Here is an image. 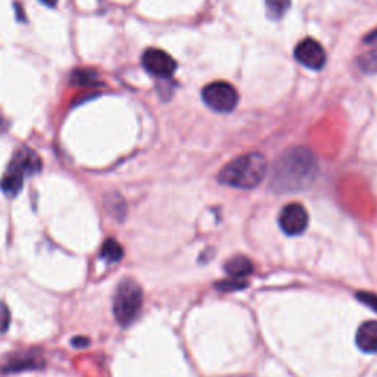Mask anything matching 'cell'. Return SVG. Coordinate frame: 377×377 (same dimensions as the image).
<instances>
[{
    "mask_svg": "<svg viewBox=\"0 0 377 377\" xmlns=\"http://www.w3.org/2000/svg\"><path fill=\"white\" fill-rule=\"evenodd\" d=\"M246 286H248L246 281H244L242 279H233V277L227 279L224 281H220L217 285V288L220 290H240Z\"/></svg>",
    "mask_w": 377,
    "mask_h": 377,
    "instance_id": "2e32d148",
    "label": "cell"
},
{
    "mask_svg": "<svg viewBox=\"0 0 377 377\" xmlns=\"http://www.w3.org/2000/svg\"><path fill=\"white\" fill-rule=\"evenodd\" d=\"M40 170H42V159H40V156L34 151L29 149V147H21L13 155L6 171L15 174V176L21 179H25L27 176H33Z\"/></svg>",
    "mask_w": 377,
    "mask_h": 377,
    "instance_id": "ba28073f",
    "label": "cell"
},
{
    "mask_svg": "<svg viewBox=\"0 0 377 377\" xmlns=\"http://www.w3.org/2000/svg\"><path fill=\"white\" fill-rule=\"evenodd\" d=\"M224 272L233 279H244L253 272V264L244 255H237L224 264Z\"/></svg>",
    "mask_w": 377,
    "mask_h": 377,
    "instance_id": "8fae6325",
    "label": "cell"
},
{
    "mask_svg": "<svg viewBox=\"0 0 377 377\" xmlns=\"http://www.w3.org/2000/svg\"><path fill=\"white\" fill-rule=\"evenodd\" d=\"M357 298L362 304L367 305L371 309H374V311L377 313V295L370 293V292H360V293H357Z\"/></svg>",
    "mask_w": 377,
    "mask_h": 377,
    "instance_id": "ac0fdd59",
    "label": "cell"
},
{
    "mask_svg": "<svg viewBox=\"0 0 377 377\" xmlns=\"http://www.w3.org/2000/svg\"><path fill=\"white\" fill-rule=\"evenodd\" d=\"M366 43H370V45H376L377 46V30L370 33L367 37H366Z\"/></svg>",
    "mask_w": 377,
    "mask_h": 377,
    "instance_id": "ffe728a7",
    "label": "cell"
},
{
    "mask_svg": "<svg viewBox=\"0 0 377 377\" xmlns=\"http://www.w3.org/2000/svg\"><path fill=\"white\" fill-rule=\"evenodd\" d=\"M202 99L212 111L232 112L239 102V94L232 84L214 82L202 90Z\"/></svg>",
    "mask_w": 377,
    "mask_h": 377,
    "instance_id": "277c9868",
    "label": "cell"
},
{
    "mask_svg": "<svg viewBox=\"0 0 377 377\" xmlns=\"http://www.w3.org/2000/svg\"><path fill=\"white\" fill-rule=\"evenodd\" d=\"M267 13L273 20H279L285 15L290 6V0H265Z\"/></svg>",
    "mask_w": 377,
    "mask_h": 377,
    "instance_id": "5bb4252c",
    "label": "cell"
},
{
    "mask_svg": "<svg viewBox=\"0 0 377 377\" xmlns=\"http://www.w3.org/2000/svg\"><path fill=\"white\" fill-rule=\"evenodd\" d=\"M142 64L147 73L159 78H170L177 68L176 61L161 49H147L142 57Z\"/></svg>",
    "mask_w": 377,
    "mask_h": 377,
    "instance_id": "8992f818",
    "label": "cell"
},
{
    "mask_svg": "<svg viewBox=\"0 0 377 377\" xmlns=\"http://www.w3.org/2000/svg\"><path fill=\"white\" fill-rule=\"evenodd\" d=\"M357 346L367 354L377 353V321H366L358 327L355 336Z\"/></svg>",
    "mask_w": 377,
    "mask_h": 377,
    "instance_id": "9c48e42d",
    "label": "cell"
},
{
    "mask_svg": "<svg viewBox=\"0 0 377 377\" xmlns=\"http://www.w3.org/2000/svg\"><path fill=\"white\" fill-rule=\"evenodd\" d=\"M43 362L34 354H22L21 357H15L9 360L2 367L3 373H21L24 370H33L42 367Z\"/></svg>",
    "mask_w": 377,
    "mask_h": 377,
    "instance_id": "30bf717a",
    "label": "cell"
},
{
    "mask_svg": "<svg viewBox=\"0 0 377 377\" xmlns=\"http://www.w3.org/2000/svg\"><path fill=\"white\" fill-rule=\"evenodd\" d=\"M295 58L309 70L318 71L326 64V52L314 38H305L296 46Z\"/></svg>",
    "mask_w": 377,
    "mask_h": 377,
    "instance_id": "52a82bcc",
    "label": "cell"
},
{
    "mask_svg": "<svg viewBox=\"0 0 377 377\" xmlns=\"http://www.w3.org/2000/svg\"><path fill=\"white\" fill-rule=\"evenodd\" d=\"M143 305V292L138 281L124 279L115 289L112 313L118 325L128 326L138 318Z\"/></svg>",
    "mask_w": 377,
    "mask_h": 377,
    "instance_id": "3957f363",
    "label": "cell"
},
{
    "mask_svg": "<svg viewBox=\"0 0 377 377\" xmlns=\"http://www.w3.org/2000/svg\"><path fill=\"white\" fill-rule=\"evenodd\" d=\"M89 343H90V341H89L87 338H83V336H78V338L73 339V345H74V348H77V349L87 348Z\"/></svg>",
    "mask_w": 377,
    "mask_h": 377,
    "instance_id": "d6986e66",
    "label": "cell"
},
{
    "mask_svg": "<svg viewBox=\"0 0 377 377\" xmlns=\"http://www.w3.org/2000/svg\"><path fill=\"white\" fill-rule=\"evenodd\" d=\"M101 257L108 263H118L124 257V249L115 239H108L102 245Z\"/></svg>",
    "mask_w": 377,
    "mask_h": 377,
    "instance_id": "7c38bea8",
    "label": "cell"
},
{
    "mask_svg": "<svg viewBox=\"0 0 377 377\" xmlns=\"http://www.w3.org/2000/svg\"><path fill=\"white\" fill-rule=\"evenodd\" d=\"M318 172L314 154L305 147H293L283 154L274 165L272 187L274 192L286 193L309 187Z\"/></svg>",
    "mask_w": 377,
    "mask_h": 377,
    "instance_id": "6da1fadb",
    "label": "cell"
},
{
    "mask_svg": "<svg viewBox=\"0 0 377 377\" xmlns=\"http://www.w3.org/2000/svg\"><path fill=\"white\" fill-rule=\"evenodd\" d=\"M267 161L258 152L245 154L230 161L220 172L219 180L224 186L236 188H253L265 177Z\"/></svg>",
    "mask_w": 377,
    "mask_h": 377,
    "instance_id": "7a4b0ae2",
    "label": "cell"
},
{
    "mask_svg": "<svg viewBox=\"0 0 377 377\" xmlns=\"http://www.w3.org/2000/svg\"><path fill=\"white\" fill-rule=\"evenodd\" d=\"M361 70L364 73H377V50H370L358 61Z\"/></svg>",
    "mask_w": 377,
    "mask_h": 377,
    "instance_id": "9a60e30c",
    "label": "cell"
},
{
    "mask_svg": "<svg viewBox=\"0 0 377 377\" xmlns=\"http://www.w3.org/2000/svg\"><path fill=\"white\" fill-rule=\"evenodd\" d=\"M10 325V313L5 302L0 301V333H5Z\"/></svg>",
    "mask_w": 377,
    "mask_h": 377,
    "instance_id": "e0dca14e",
    "label": "cell"
},
{
    "mask_svg": "<svg viewBox=\"0 0 377 377\" xmlns=\"http://www.w3.org/2000/svg\"><path fill=\"white\" fill-rule=\"evenodd\" d=\"M40 2L47 6H55L58 3V0H40Z\"/></svg>",
    "mask_w": 377,
    "mask_h": 377,
    "instance_id": "44dd1931",
    "label": "cell"
},
{
    "mask_svg": "<svg viewBox=\"0 0 377 377\" xmlns=\"http://www.w3.org/2000/svg\"><path fill=\"white\" fill-rule=\"evenodd\" d=\"M73 84L83 87H94L101 84L99 75L91 70H77L71 77Z\"/></svg>",
    "mask_w": 377,
    "mask_h": 377,
    "instance_id": "4fadbf2b",
    "label": "cell"
},
{
    "mask_svg": "<svg viewBox=\"0 0 377 377\" xmlns=\"http://www.w3.org/2000/svg\"><path fill=\"white\" fill-rule=\"evenodd\" d=\"M309 223L308 211L302 204L293 202L288 204L279 214V226L283 232L289 236L302 235Z\"/></svg>",
    "mask_w": 377,
    "mask_h": 377,
    "instance_id": "5b68a950",
    "label": "cell"
}]
</instances>
